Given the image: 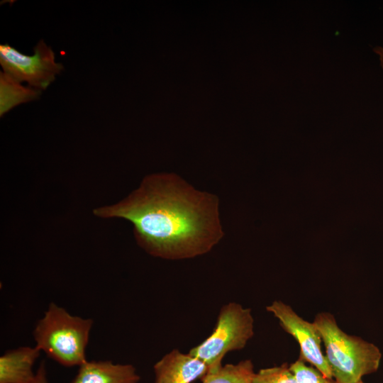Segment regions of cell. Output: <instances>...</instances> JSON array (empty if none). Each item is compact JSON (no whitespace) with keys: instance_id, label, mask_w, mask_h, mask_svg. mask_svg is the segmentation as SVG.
I'll return each instance as SVG.
<instances>
[{"instance_id":"7a4b0ae2","label":"cell","mask_w":383,"mask_h":383,"mask_svg":"<svg viewBox=\"0 0 383 383\" xmlns=\"http://www.w3.org/2000/svg\"><path fill=\"white\" fill-rule=\"evenodd\" d=\"M313 323L324 344L333 378L338 383H356L379 369L382 358L379 349L360 337L343 331L333 315L321 312Z\"/></svg>"},{"instance_id":"8fae6325","label":"cell","mask_w":383,"mask_h":383,"mask_svg":"<svg viewBox=\"0 0 383 383\" xmlns=\"http://www.w3.org/2000/svg\"><path fill=\"white\" fill-rule=\"evenodd\" d=\"M253 364L250 360L238 364H227L214 372H207L202 383H252L255 375Z\"/></svg>"},{"instance_id":"30bf717a","label":"cell","mask_w":383,"mask_h":383,"mask_svg":"<svg viewBox=\"0 0 383 383\" xmlns=\"http://www.w3.org/2000/svg\"><path fill=\"white\" fill-rule=\"evenodd\" d=\"M41 90L28 87L4 72H0V116L17 105L37 99Z\"/></svg>"},{"instance_id":"6da1fadb","label":"cell","mask_w":383,"mask_h":383,"mask_svg":"<svg viewBox=\"0 0 383 383\" xmlns=\"http://www.w3.org/2000/svg\"><path fill=\"white\" fill-rule=\"evenodd\" d=\"M218 206L217 196L195 189L174 173H159L94 213L130 221L138 244L151 255L181 260L209 252L223 238Z\"/></svg>"},{"instance_id":"277c9868","label":"cell","mask_w":383,"mask_h":383,"mask_svg":"<svg viewBox=\"0 0 383 383\" xmlns=\"http://www.w3.org/2000/svg\"><path fill=\"white\" fill-rule=\"evenodd\" d=\"M253 335L251 310L230 302L220 309L212 333L189 353L204 362L207 372H214L223 366L222 360L228 353L243 349Z\"/></svg>"},{"instance_id":"2e32d148","label":"cell","mask_w":383,"mask_h":383,"mask_svg":"<svg viewBox=\"0 0 383 383\" xmlns=\"http://www.w3.org/2000/svg\"><path fill=\"white\" fill-rule=\"evenodd\" d=\"M356 383H364V382L361 380V381L357 382H356Z\"/></svg>"},{"instance_id":"5bb4252c","label":"cell","mask_w":383,"mask_h":383,"mask_svg":"<svg viewBox=\"0 0 383 383\" xmlns=\"http://www.w3.org/2000/svg\"><path fill=\"white\" fill-rule=\"evenodd\" d=\"M32 383H49L47 379L45 365L42 362L35 372V377Z\"/></svg>"},{"instance_id":"52a82bcc","label":"cell","mask_w":383,"mask_h":383,"mask_svg":"<svg viewBox=\"0 0 383 383\" xmlns=\"http://www.w3.org/2000/svg\"><path fill=\"white\" fill-rule=\"evenodd\" d=\"M207 371L201 360L174 349L155 364V383H192Z\"/></svg>"},{"instance_id":"8992f818","label":"cell","mask_w":383,"mask_h":383,"mask_svg":"<svg viewBox=\"0 0 383 383\" xmlns=\"http://www.w3.org/2000/svg\"><path fill=\"white\" fill-rule=\"evenodd\" d=\"M279 322L282 328L292 335L300 348L299 360L309 362L328 378H333L330 366L321 350V337L315 324L300 317L290 306L274 301L266 307Z\"/></svg>"},{"instance_id":"9a60e30c","label":"cell","mask_w":383,"mask_h":383,"mask_svg":"<svg viewBox=\"0 0 383 383\" xmlns=\"http://www.w3.org/2000/svg\"><path fill=\"white\" fill-rule=\"evenodd\" d=\"M374 51L379 56L380 64L382 67L383 68V48L377 47L374 49Z\"/></svg>"},{"instance_id":"7c38bea8","label":"cell","mask_w":383,"mask_h":383,"mask_svg":"<svg viewBox=\"0 0 383 383\" xmlns=\"http://www.w3.org/2000/svg\"><path fill=\"white\" fill-rule=\"evenodd\" d=\"M252 383H297V381L289 370V365L284 363L260 370L255 374Z\"/></svg>"},{"instance_id":"ba28073f","label":"cell","mask_w":383,"mask_h":383,"mask_svg":"<svg viewBox=\"0 0 383 383\" xmlns=\"http://www.w3.org/2000/svg\"><path fill=\"white\" fill-rule=\"evenodd\" d=\"M140 376L130 364L86 361L71 383H138Z\"/></svg>"},{"instance_id":"5b68a950","label":"cell","mask_w":383,"mask_h":383,"mask_svg":"<svg viewBox=\"0 0 383 383\" xmlns=\"http://www.w3.org/2000/svg\"><path fill=\"white\" fill-rule=\"evenodd\" d=\"M0 64L3 72L17 82H26L40 90L45 89L63 69L43 40L35 46L31 56L23 55L8 43L0 45Z\"/></svg>"},{"instance_id":"3957f363","label":"cell","mask_w":383,"mask_h":383,"mask_svg":"<svg viewBox=\"0 0 383 383\" xmlns=\"http://www.w3.org/2000/svg\"><path fill=\"white\" fill-rule=\"evenodd\" d=\"M93 324L90 318L72 316L51 303L33 331L35 346L48 357L65 367L80 366Z\"/></svg>"},{"instance_id":"9c48e42d","label":"cell","mask_w":383,"mask_h":383,"mask_svg":"<svg viewBox=\"0 0 383 383\" xmlns=\"http://www.w3.org/2000/svg\"><path fill=\"white\" fill-rule=\"evenodd\" d=\"M40 354L36 346L6 352L0 357V383H32L35 377L33 365Z\"/></svg>"},{"instance_id":"4fadbf2b","label":"cell","mask_w":383,"mask_h":383,"mask_svg":"<svg viewBox=\"0 0 383 383\" xmlns=\"http://www.w3.org/2000/svg\"><path fill=\"white\" fill-rule=\"evenodd\" d=\"M297 383H338L333 378H328L313 366H308L300 360L289 365Z\"/></svg>"}]
</instances>
